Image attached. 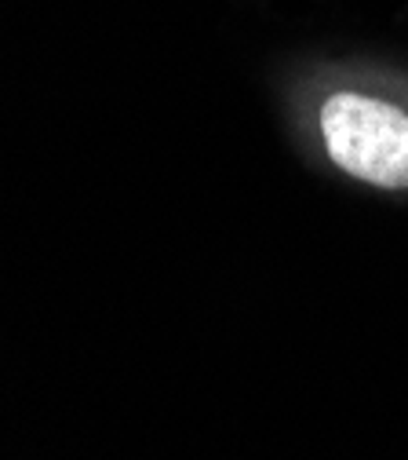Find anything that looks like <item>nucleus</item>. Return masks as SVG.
<instances>
[{"label":"nucleus","mask_w":408,"mask_h":460,"mask_svg":"<svg viewBox=\"0 0 408 460\" xmlns=\"http://www.w3.org/2000/svg\"><path fill=\"white\" fill-rule=\"evenodd\" d=\"M317 125L328 157L346 176L383 190L408 187V110L361 92H335Z\"/></svg>","instance_id":"1"}]
</instances>
